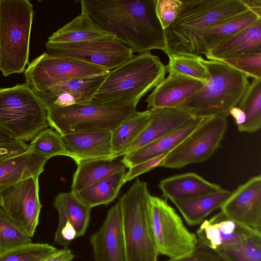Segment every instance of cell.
Masks as SVG:
<instances>
[{"label": "cell", "instance_id": "6da1fadb", "mask_svg": "<svg viewBox=\"0 0 261 261\" xmlns=\"http://www.w3.org/2000/svg\"><path fill=\"white\" fill-rule=\"evenodd\" d=\"M156 0H82L85 11L99 29L127 45L133 53L166 51L164 30Z\"/></svg>", "mask_w": 261, "mask_h": 261}, {"label": "cell", "instance_id": "7a4b0ae2", "mask_svg": "<svg viewBox=\"0 0 261 261\" xmlns=\"http://www.w3.org/2000/svg\"><path fill=\"white\" fill-rule=\"evenodd\" d=\"M180 12L164 30L165 52L200 56L201 35L206 31L248 10L240 0H181Z\"/></svg>", "mask_w": 261, "mask_h": 261}, {"label": "cell", "instance_id": "3957f363", "mask_svg": "<svg viewBox=\"0 0 261 261\" xmlns=\"http://www.w3.org/2000/svg\"><path fill=\"white\" fill-rule=\"evenodd\" d=\"M166 72V66L150 52L134 55L109 71L89 102L137 106L165 78Z\"/></svg>", "mask_w": 261, "mask_h": 261}, {"label": "cell", "instance_id": "277c9868", "mask_svg": "<svg viewBox=\"0 0 261 261\" xmlns=\"http://www.w3.org/2000/svg\"><path fill=\"white\" fill-rule=\"evenodd\" d=\"M210 75L207 83L176 108L194 117L226 118L237 106L250 83L243 73L219 61L201 59Z\"/></svg>", "mask_w": 261, "mask_h": 261}, {"label": "cell", "instance_id": "5b68a950", "mask_svg": "<svg viewBox=\"0 0 261 261\" xmlns=\"http://www.w3.org/2000/svg\"><path fill=\"white\" fill-rule=\"evenodd\" d=\"M146 182L137 178L120 198L125 261H157Z\"/></svg>", "mask_w": 261, "mask_h": 261}, {"label": "cell", "instance_id": "8992f818", "mask_svg": "<svg viewBox=\"0 0 261 261\" xmlns=\"http://www.w3.org/2000/svg\"><path fill=\"white\" fill-rule=\"evenodd\" d=\"M33 16L28 0H0V70L4 76L23 72L29 62Z\"/></svg>", "mask_w": 261, "mask_h": 261}, {"label": "cell", "instance_id": "52a82bcc", "mask_svg": "<svg viewBox=\"0 0 261 261\" xmlns=\"http://www.w3.org/2000/svg\"><path fill=\"white\" fill-rule=\"evenodd\" d=\"M48 126L46 110L26 83L0 88V127L13 140L31 141Z\"/></svg>", "mask_w": 261, "mask_h": 261}, {"label": "cell", "instance_id": "ba28073f", "mask_svg": "<svg viewBox=\"0 0 261 261\" xmlns=\"http://www.w3.org/2000/svg\"><path fill=\"white\" fill-rule=\"evenodd\" d=\"M137 111L135 106L92 102L46 111L49 126L61 135L92 132H112Z\"/></svg>", "mask_w": 261, "mask_h": 261}, {"label": "cell", "instance_id": "9c48e42d", "mask_svg": "<svg viewBox=\"0 0 261 261\" xmlns=\"http://www.w3.org/2000/svg\"><path fill=\"white\" fill-rule=\"evenodd\" d=\"M150 215L158 255H165L174 260L192 253L198 245L197 236L187 229L167 200L151 195Z\"/></svg>", "mask_w": 261, "mask_h": 261}, {"label": "cell", "instance_id": "30bf717a", "mask_svg": "<svg viewBox=\"0 0 261 261\" xmlns=\"http://www.w3.org/2000/svg\"><path fill=\"white\" fill-rule=\"evenodd\" d=\"M227 128L226 118H206L195 130L167 154L160 167L180 169L206 161L220 146Z\"/></svg>", "mask_w": 261, "mask_h": 261}, {"label": "cell", "instance_id": "8fae6325", "mask_svg": "<svg viewBox=\"0 0 261 261\" xmlns=\"http://www.w3.org/2000/svg\"><path fill=\"white\" fill-rule=\"evenodd\" d=\"M102 67L44 52L24 71L25 83L34 92H41L62 82L108 73Z\"/></svg>", "mask_w": 261, "mask_h": 261}, {"label": "cell", "instance_id": "7c38bea8", "mask_svg": "<svg viewBox=\"0 0 261 261\" xmlns=\"http://www.w3.org/2000/svg\"><path fill=\"white\" fill-rule=\"evenodd\" d=\"M45 46L51 55L76 60L110 71L134 56L127 45L114 38L69 43L46 42Z\"/></svg>", "mask_w": 261, "mask_h": 261}, {"label": "cell", "instance_id": "4fadbf2b", "mask_svg": "<svg viewBox=\"0 0 261 261\" xmlns=\"http://www.w3.org/2000/svg\"><path fill=\"white\" fill-rule=\"evenodd\" d=\"M38 178L31 177L0 191V207L31 238L42 207Z\"/></svg>", "mask_w": 261, "mask_h": 261}, {"label": "cell", "instance_id": "5bb4252c", "mask_svg": "<svg viewBox=\"0 0 261 261\" xmlns=\"http://www.w3.org/2000/svg\"><path fill=\"white\" fill-rule=\"evenodd\" d=\"M220 209L234 221L261 231V175L239 186Z\"/></svg>", "mask_w": 261, "mask_h": 261}, {"label": "cell", "instance_id": "9a60e30c", "mask_svg": "<svg viewBox=\"0 0 261 261\" xmlns=\"http://www.w3.org/2000/svg\"><path fill=\"white\" fill-rule=\"evenodd\" d=\"M196 234L198 244L216 250L261 235V231L234 221L221 211L211 219L204 220Z\"/></svg>", "mask_w": 261, "mask_h": 261}, {"label": "cell", "instance_id": "2e32d148", "mask_svg": "<svg viewBox=\"0 0 261 261\" xmlns=\"http://www.w3.org/2000/svg\"><path fill=\"white\" fill-rule=\"evenodd\" d=\"M96 261H125L121 210L118 203L108 211L100 229L90 238Z\"/></svg>", "mask_w": 261, "mask_h": 261}, {"label": "cell", "instance_id": "e0dca14e", "mask_svg": "<svg viewBox=\"0 0 261 261\" xmlns=\"http://www.w3.org/2000/svg\"><path fill=\"white\" fill-rule=\"evenodd\" d=\"M204 85L196 79L169 73L147 97V108H176L198 92Z\"/></svg>", "mask_w": 261, "mask_h": 261}, {"label": "cell", "instance_id": "ac0fdd59", "mask_svg": "<svg viewBox=\"0 0 261 261\" xmlns=\"http://www.w3.org/2000/svg\"><path fill=\"white\" fill-rule=\"evenodd\" d=\"M112 132H92L62 135L68 156L81 161L116 159L112 151Z\"/></svg>", "mask_w": 261, "mask_h": 261}, {"label": "cell", "instance_id": "d6986e66", "mask_svg": "<svg viewBox=\"0 0 261 261\" xmlns=\"http://www.w3.org/2000/svg\"><path fill=\"white\" fill-rule=\"evenodd\" d=\"M149 110L150 119L148 125L129 145L123 155L175 130L194 117L189 113L176 108H156Z\"/></svg>", "mask_w": 261, "mask_h": 261}, {"label": "cell", "instance_id": "ffe728a7", "mask_svg": "<svg viewBox=\"0 0 261 261\" xmlns=\"http://www.w3.org/2000/svg\"><path fill=\"white\" fill-rule=\"evenodd\" d=\"M206 118L193 117L175 130L123 155L121 161L125 167L129 168L136 164L169 153L195 130Z\"/></svg>", "mask_w": 261, "mask_h": 261}, {"label": "cell", "instance_id": "44dd1931", "mask_svg": "<svg viewBox=\"0 0 261 261\" xmlns=\"http://www.w3.org/2000/svg\"><path fill=\"white\" fill-rule=\"evenodd\" d=\"M48 159L29 149L0 162V191L21 180L39 177Z\"/></svg>", "mask_w": 261, "mask_h": 261}, {"label": "cell", "instance_id": "7402d4cb", "mask_svg": "<svg viewBox=\"0 0 261 261\" xmlns=\"http://www.w3.org/2000/svg\"><path fill=\"white\" fill-rule=\"evenodd\" d=\"M255 54H261V19L220 43L205 56L209 60H221Z\"/></svg>", "mask_w": 261, "mask_h": 261}, {"label": "cell", "instance_id": "603a6c76", "mask_svg": "<svg viewBox=\"0 0 261 261\" xmlns=\"http://www.w3.org/2000/svg\"><path fill=\"white\" fill-rule=\"evenodd\" d=\"M165 200H184L214 193L220 186L194 172L175 175L162 179L158 185Z\"/></svg>", "mask_w": 261, "mask_h": 261}, {"label": "cell", "instance_id": "cb8c5ba5", "mask_svg": "<svg viewBox=\"0 0 261 261\" xmlns=\"http://www.w3.org/2000/svg\"><path fill=\"white\" fill-rule=\"evenodd\" d=\"M232 191L221 189L214 193L192 198L172 201L190 226L201 223L215 210L220 208Z\"/></svg>", "mask_w": 261, "mask_h": 261}, {"label": "cell", "instance_id": "d4e9b609", "mask_svg": "<svg viewBox=\"0 0 261 261\" xmlns=\"http://www.w3.org/2000/svg\"><path fill=\"white\" fill-rule=\"evenodd\" d=\"M53 205L59 217L56 231H60L66 222H69L74 228L77 237L85 234L90 221L91 207L71 191L58 194Z\"/></svg>", "mask_w": 261, "mask_h": 261}, {"label": "cell", "instance_id": "484cf974", "mask_svg": "<svg viewBox=\"0 0 261 261\" xmlns=\"http://www.w3.org/2000/svg\"><path fill=\"white\" fill-rule=\"evenodd\" d=\"M114 38L97 27L87 14H81L48 37L46 43L61 44Z\"/></svg>", "mask_w": 261, "mask_h": 261}, {"label": "cell", "instance_id": "4316f807", "mask_svg": "<svg viewBox=\"0 0 261 261\" xmlns=\"http://www.w3.org/2000/svg\"><path fill=\"white\" fill-rule=\"evenodd\" d=\"M77 165L71 186V192L75 194L126 168L116 159L83 161Z\"/></svg>", "mask_w": 261, "mask_h": 261}, {"label": "cell", "instance_id": "83f0119b", "mask_svg": "<svg viewBox=\"0 0 261 261\" xmlns=\"http://www.w3.org/2000/svg\"><path fill=\"white\" fill-rule=\"evenodd\" d=\"M261 19L248 9L233 17L206 31L201 35L200 47L201 55H206L210 50L222 42Z\"/></svg>", "mask_w": 261, "mask_h": 261}, {"label": "cell", "instance_id": "f1b7e54d", "mask_svg": "<svg viewBox=\"0 0 261 261\" xmlns=\"http://www.w3.org/2000/svg\"><path fill=\"white\" fill-rule=\"evenodd\" d=\"M125 168L75 193L86 205L91 207L108 205L118 196L124 184Z\"/></svg>", "mask_w": 261, "mask_h": 261}, {"label": "cell", "instance_id": "f546056e", "mask_svg": "<svg viewBox=\"0 0 261 261\" xmlns=\"http://www.w3.org/2000/svg\"><path fill=\"white\" fill-rule=\"evenodd\" d=\"M150 119L149 109L137 111L112 132L111 144L115 158L123 156L129 145L147 126Z\"/></svg>", "mask_w": 261, "mask_h": 261}, {"label": "cell", "instance_id": "4dcf8cb0", "mask_svg": "<svg viewBox=\"0 0 261 261\" xmlns=\"http://www.w3.org/2000/svg\"><path fill=\"white\" fill-rule=\"evenodd\" d=\"M237 106L245 113V123L238 126L240 132L255 133L261 127V79H253Z\"/></svg>", "mask_w": 261, "mask_h": 261}, {"label": "cell", "instance_id": "1f68e13d", "mask_svg": "<svg viewBox=\"0 0 261 261\" xmlns=\"http://www.w3.org/2000/svg\"><path fill=\"white\" fill-rule=\"evenodd\" d=\"M168 57L166 68L169 73L187 76L201 81L204 85L210 80V73L201 61V56L174 55Z\"/></svg>", "mask_w": 261, "mask_h": 261}, {"label": "cell", "instance_id": "d6a6232c", "mask_svg": "<svg viewBox=\"0 0 261 261\" xmlns=\"http://www.w3.org/2000/svg\"><path fill=\"white\" fill-rule=\"evenodd\" d=\"M223 261H261V235L215 250Z\"/></svg>", "mask_w": 261, "mask_h": 261}, {"label": "cell", "instance_id": "836d02e7", "mask_svg": "<svg viewBox=\"0 0 261 261\" xmlns=\"http://www.w3.org/2000/svg\"><path fill=\"white\" fill-rule=\"evenodd\" d=\"M32 241V238L0 207V253Z\"/></svg>", "mask_w": 261, "mask_h": 261}, {"label": "cell", "instance_id": "e575fe53", "mask_svg": "<svg viewBox=\"0 0 261 261\" xmlns=\"http://www.w3.org/2000/svg\"><path fill=\"white\" fill-rule=\"evenodd\" d=\"M29 148L48 159L56 155L68 156L62 135L51 127L42 130L31 141Z\"/></svg>", "mask_w": 261, "mask_h": 261}, {"label": "cell", "instance_id": "d590c367", "mask_svg": "<svg viewBox=\"0 0 261 261\" xmlns=\"http://www.w3.org/2000/svg\"><path fill=\"white\" fill-rule=\"evenodd\" d=\"M57 250L48 244L32 242L0 253V261H43Z\"/></svg>", "mask_w": 261, "mask_h": 261}, {"label": "cell", "instance_id": "8d00e7d4", "mask_svg": "<svg viewBox=\"0 0 261 261\" xmlns=\"http://www.w3.org/2000/svg\"><path fill=\"white\" fill-rule=\"evenodd\" d=\"M219 61L238 70L247 77L261 79V54L243 55Z\"/></svg>", "mask_w": 261, "mask_h": 261}, {"label": "cell", "instance_id": "74e56055", "mask_svg": "<svg viewBox=\"0 0 261 261\" xmlns=\"http://www.w3.org/2000/svg\"><path fill=\"white\" fill-rule=\"evenodd\" d=\"M181 6V0H156V14L164 30L177 18Z\"/></svg>", "mask_w": 261, "mask_h": 261}, {"label": "cell", "instance_id": "f35d334b", "mask_svg": "<svg viewBox=\"0 0 261 261\" xmlns=\"http://www.w3.org/2000/svg\"><path fill=\"white\" fill-rule=\"evenodd\" d=\"M167 153L163 154L157 157L136 164L129 168V170L125 173L123 182L130 181L146 172H149L155 168L160 167L163 160L165 159Z\"/></svg>", "mask_w": 261, "mask_h": 261}, {"label": "cell", "instance_id": "ab89813d", "mask_svg": "<svg viewBox=\"0 0 261 261\" xmlns=\"http://www.w3.org/2000/svg\"><path fill=\"white\" fill-rule=\"evenodd\" d=\"M165 261H223L220 255L214 250L198 244L189 256L177 260Z\"/></svg>", "mask_w": 261, "mask_h": 261}, {"label": "cell", "instance_id": "60d3db41", "mask_svg": "<svg viewBox=\"0 0 261 261\" xmlns=\"http://www.w3.org/2000/svg\"><path fill=\"white\" fill-rule=\"evenodd\" d=\"M29 149L25 142L13 140L0 143V160L22 153Z\"/></svg>", "mask_w": 261, "mask_h": 261}, {"label": "cell", "instance_id": "b9f144b4", "mask_svg": "<svg viewBox=\"0 0 261 261\" xmlns=\"http://www.w3.org/2000/svg\"><path fill=\"white\" fill-rule=\"evenodd\" d=\"M76 238V232L74 228L70 223L66 222L60 231L56 232L55 242L67 248Z\"/></svg>", "mask_w": 261, "mask_h": 261}, {"label": "cell", "instance_id": "7bdbcfd3", "mask_svg": "<svg viewBox=\"0 0 261 261\" xmlns=\"http://www.w3.org/2000/svg\"><path fill=\"white\" fill-rule=\"evenodd\" d=\"M74 257V255L70 249L64 248L61 250L57 249L43 261H71Z\"/></svg>", "mask_w": 261, "mask_h": 261}, {"label": "cell", "instance_id": "ee69618b", "mask_svg": "<svg viewBox=\"0 0 261 261\" xmlns=\"http://www.w3.org/2000/svg\"><path fill=\"white\" fill-rule=\"evenodd\" d=\"M229 115L234 118L237 127L243 124L246 121V116L245 113L238 106H236L230 110Z\"/></svg>", "mask_w": 261, "mask_h": 261}, {"label": "cell", "instance_id": "f6af8a7d", "mask_svg": "<svg viewBox=\"0 0 261 261\" xmlns=\"http://www.w3.org/2000/svg\"><path fill=\"white\" fill-rule=\"evenodd\" d=\"M246 7L261 18V0H240Z\"/></svg>", "mask_w": 261, "mask_h": 261}, {"label": "cell", "instance_id": "bcb514c9", "mask_svg": "<svg viewBox=\"0 0 261 261\" xmlns=\"http://www.w3.org/2000/svg\"><path fill=\"white\" fill-rule=\"evenodd\" d=\"M12 137L0 127V143L13 140Z\"/></svg>", "mask_w": 261, "mask_h": 261}, {"label": "cell", "instance_id": "7dc6e473", "mask_svg": "<svg viewBox=\"0 0 261 261\" xmlns=\"http://www.w3.org/2000/svg\"></svg>", "mask_w": 261, "mask_h": 261}]
</instances>
